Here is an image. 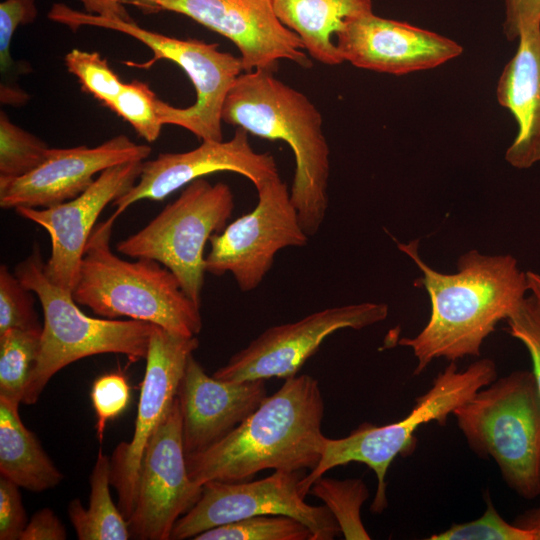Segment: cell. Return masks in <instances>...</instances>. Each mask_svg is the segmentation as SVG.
Here are the masks:
<instances>
[{
    "instance_id": "6da1fadb",
    "label": "cell",
    "mask_w": 540,
    "mask_h": 540,
    "mask_svg": "<svg viewBox=\"0 0 540 540\" xmlns=\"http://www.w3.org/2000/svg\"><path fill=\"white\" fill-rule=\"evenodd\" d=\"M418 246V239L397 242L398 249L419 268L422 275L415 284L425 289L431 304L425 327L398 342L409 347L417 359L415 375L438 358L456 362L480 356L485 339L529 292L526 272L510 254L470 250L459 257L455 273L445 274L421 258Z\"/></svg>"
},
{
    "instance_id": "7a4b0ae2",
    "label": "cell",
    "mask_w": 540,
    "mask_h": 540,
    "mask_svg": "<svg viewBox=\"0 0 540 540\" xmlns=\"http://www.w3.org/2000/svg\"><path fill=\"white\" fill-rule=\"evenodd\" d=\"M324 411L314 377H289L228 435L206 450L186 455L189 477L203 486L213 480H251L266 469L312 470L327 438L321 429Z\"/></svg>"
},
{
    "instance_id": "3957f363",
    "label": "cell",
    "mask_w": 540,
    "mask_h": 540,
    "mask_svg": "<svg viewBox=\"0 0 540 540\" xmlns=\"http://www.w3.org/2000/svg\"><path fill=\"white\" fill-rule=\"evenodd\" d=\"M221 117L255 136L290 146L295 157L291 201L306 234L315 235L327 212L330 173V150L316 106L274 72L253 70L237 77Z\"/></svg>"
},
{
    "instance_id": "277c9868",
    "label": "cell",
    "mask_w": 540,
    "mask_h": 540,
    "mask_svg": "<svg viewBox=\"0 0 540 540\" xmlns=\"http://www.w3.org/2000/svg\"><path fill=\"white\" fill-rule=\"evenodd\" d=\"M117 218L112 214L93 229L72 290L75 302L107 319L128 317L180 336H197L203 325L200 306L167 267L147 258L127 261L112 252Z\"/></svg>"
},
{
    "instance_id": "5b68a950",
    "label": "cell",
    "mask_w": 540,
    "mask_h": 540,
    "mask_svg": "<svg viewBox=\"0 0 540 540\" xmlns=\"http://www.w3.org/2000/svg\"><path fill=\"white\" fill-rule=\"evenodd\" d=\"M495 379L497 368L490 358L476 360L462 371L458 370L456 362H450L401 420L382 426L366 422L346 437L326 438L319 462L300 481L302 494L307 496L312 484L330 469L351 462L362 463L373 470L377 478L370 510L374 514L382 513L388 505L387 471L397 456H408L414 451L419 427L431 421L445 425L457 407Z\"/></svg>"
},
{
    "instance_id": "8992f818",
    "label": "cell",
    "mask_w": 540,
    "mask_h": 540,
    "mask_svg": "<svg viewBox=\"0 0 540 540\" xmlns=\"http://www.w3.org/2000/svg\"><path fill=\"white\" fill-rule=\"evenodd\" d=\"M469 448L521 498L540 495V394L532 371L495 379L452 413Z\"/></svg>"
},
{
    "instance_id": "52a82bcc",
    "label": "cell",
    "mask_w": 540,
    "mask_h": 540,
    "mask_svg": "<svg viewBox=\"0 0 540 540\" xmlns=\"http://www.w3.org/2000/svg\"><path fill=\"white\" fill-rule=\"evenodd\" d=\"M38 245L19 262L14 274L38 297L43 314L41 346L24 404H34L49 380L65 366L105 353L146 359L154 324L128 319L92 318L76 305L72 292L56 286L44 272Z\"/></svg>"
},
{
    "instance_id": "ba28073f",
    "label": "cell",
    "mask_w": 540,
    "mask_h": 540,
    "mask_svg": "<svg viewBox=\"0 0 540 540\" xmlns=\"http://www.w3.org/2000/svg\"><path fill=\"white\" fill-rule=\"evenodd\" d=\"M48 18L72 30L94 26L118 31L135 38L153 52L149 62L131 65L147 69L161 59L176 63L190 78L196 100L186 108H178L159 99L157 112L161 123L183 127L202 140H223L222 108L229 90L244 70L240 57L220 51L217 43L170 37L147 30L133 20L92 15L64 3L52 5Z\"/></svg>"
},
{
    "instance_id": "9c48e42d",
    "label": "cell",
    "mask_w": 540,
    "mask_h": 540,
    "mask_svg": "<svg viewBox=\"0 0 540 540\" xmlns=\"http://www.w3.org/2000/svg\"><path fill=\"white\" fill-rule=\"evenodd\" d=\"M233 210L234 195L227 184L196 179L145 227L118 242L117 251L161 263L200 306L206 273L205 245L226 227Z\"/></svg>"
},
{
    "instance_id": "30bf717a",
    "label": "cell",
    "mask_w": 540,
    "mask_h": 540,
    "mask_svg": "<svg viewBox=\"0 0 540 540\" xmlns=\"http://www.w3.org/2000/svg\"><path fill=\"white\" fill-rule=\"evenodd\" d=\"M256 190V207L212 235L205 256L206 272L216 276L231 273L244 292L261 284L280 250L303 247L309 240L280 176Z\"/></svg>"
},
{
    "instance_id": "8fae6325",
    "label": "cell",
    "mask_w": 540,
    "mask_h": 540,
    "mask_svg": "<svg viewBox=\"0 0 540 540\" xmlns=\"http://www.w3.org/2000/svg\"><path fill=\"white\" fill-rule=\"evenodd\" d=\"M305 470H275L261 480L208 481L194 506L175 523L171 539L194 538L216 526L257 515H286L304 523L312 540H332L341 533L325 505L305 502L300 481Z\"/></svg>"
},
{
    "instance_id": "7c38bea8",
    "label": "cell",
    "mask_w": 540,
    "mask_h": 540,
    "mask_svg": "<svg viewBox=\"0 0 540 540\" xmlns=\"http://www.w3.org/2000/svg\"><path fill=\"white\" fill-rule=\"evenodd\" d=\"M388 313L386 303L362 302L322 309L295 322L269 327L213 376L226 382L287 379L295 376L334 332L366 328L384 321Z\"/></svg>"
},
{
    "instance_id": "4fadbf2b",
    "label": "cell",
    "mask_w": 540,
    "mask_h": 540,
    "mask_svg": "<svg viewBox=\"0 0 540 540\" xmlns=\"http://www.w3.org/2000/svg\"><path fill=\"white\" fill-rule=\"evenodd\" d=\"M197 336L185 337L155 325L146 356L135 428L129 442L119 443L110 458V481L118 508L128 519L133 513L143 455L149 439L173 405Z\"/></svg>"
},
{
    "instance_id": "5bb4252c",
    "label": "cell",
    "mask_w": 540,
    "mask_h": 540,
    "mask_svg": "<svg viewBox=\"0 0 540 540\" xmlns=\"http://www.w3.org/2000/svg\"><path fill=\"white\" fill-rule=\"evenodd\" d=\"M202 487L188 474L176 397L149 439L143 455L136 503L128 519L131 538L171 539L176 521L198 501Z\"/></svg>"
},
{
    "instance_id": "9a60e30c",
    "label": "cell",
    "mask_w": 540,
    "mask_h": 540,
    "mask_svg": "<svg viewBox=\"0 0 540 540\" xmlns=\"http://www.w3.org/2000/svg\"><path fill=\"white\" fill-rule=\"evenodd\" d=\"M158 11L185 15L231 40L243 69L276 72L281 60L312 67L300 37L278 18L273 0H156Z\"/></svg>"
},
{
    "instance_id": "2e32d148",
    "label": "cell",
    "mask_w": 540,
    "mask_h": 540,
    "mask_svg": "<svg viewBox=\"0 0 540 540\" xmlns=\"http://www.w3.org/2000/svg\"><path fill=\"white\" fill-rule=\"evenodd\" d=\"M144 161L104 170L77 197L47 208H16V213L46 230L51 253L44 272L56 286L71 291L76 283L88 239L103 209L125 194L140 177Z\"/></svg>"
},
{
    "instance_id": "e0dca14e",
    "label": "cell",
    "mask_w": 540,
    "mask_h": 540,
    "mask_svg": "<svg viewBox=\"0 0 540 540\" xmlns=\"http://www.w3.org/2000/svg\"><path fill=\"white\" fill-rule=\"evenodd\" d=\"M248 132L237 127L228 141L202 140L195 149L181 153H160L144 161L137 182L112 205L119 217L141 200L162 201L171 193L204 176L230 171L248 178L259 188L279 176L274 157L253 150Z\"/></svg>"
},
{
    "instance_id": "ac0fdd59",
    "label": "cell",
    "mask_w": 540,
    "mask_h": 540,
    "mask_svg": "<svg viewBox=\"0 0 540 540\" xmlns=\"http://www.w3.org/2000/svg\"><path fill=\"white\" fill-rule=\"evenodd\" d=\"M151 147L117 135L96 147L50 148L44 162L29 174L0 179V206L47 208L84 192L97 174L113 166L145 161Z\"/></svg>"
},
{
    "instance_id": "d6986e66",
    "label": "cell",
    "mask_w": 540,
    "mask_h": 540,
    "mask_svg": "<svg viewBox=\"0 0 540 540\" xmlns=\"http://www.w3.org/2000/svg\"><path fill=\"white\" fill-rule=\"evenodd\" d=\"M335 37L343 61L394 75L432 69L463 52L447 37L373 12L346 20Z\"/></svg>"
},
{
    "instance_id": "ffe728a7",
    "label": "cell",
    "mask_w": 540,
    "mask_h": 540,
    "mask_svg": "<svg viewBox=\"0 0 540 540\" xmlns=\"http://www.w3.org/2000/svg\"><path fill=\"white\" fill-rule=\"evenodd\" d=\"M267 396L265 380L222 381L209 376L190 355L177 391L185 454L201 452L220 441Z\"/></svg>"
},
{
    "instance_id": "44dd1931",
    "label": "cell",
    "mask_w": 540,
    "mask_h": 540,
    "mask_svg": "<svg viewBox=\"0 0 540 540\" xmlns=\"http://www.w3.org/2000/svg\"><path fill=\"white\" fill-rule=\"evenodd\" d=\"M518 40L517 50L498 80L496 97L518 125L505 160L515 168L527 169L540 161V24L523 27Z\"/></svg>"
},
{
    "instance_id": "7402d4cb",
    "label": "cell",
    "mask_w": 540,
    "mask_h": 540,
    "mask_svg": "<svg viewBox=\"0 0 540 540\" xmlns=\"http://www.w3.org/2000/svg\"><path fill=\"white\" fill-rule=\"evenodd\" d=\"M280 21L302 40L305 50L318 62L338 65L343 61L333 35L348 19L372 11V0H273Z\"/></svg>"
},
{
    "instance_id": "603a6c76",
    "label": "cell",
    "mask_w": 540,
    "mask_h": 540,
    "mask_svg": "<svg viewBox=\"0 0 540 540\" xmlns=\"http://www.w3.org/2000/svg\"><path fill=\"white\" fill-rule=\"evenodd\" d=\"M1 476L32 492L56 487L63 475L19 416V405L0 398Z\"/></svg>"
},
{
    "instance_id": "cb8c5ba5",
    "label": "cell",
    "mask_w": 540,
    "mask_h": 540,
    "mask_svg": "<svg viewBox=\"0 0 540 540\" xmlns=\"http://www.w3.org/2000/svg\"><path fill=\"white\" fill-rule=\"evenodd\" d=\"M110 458L100 448L90 476V498L84 508L78 498L67 508L79 540H127L131 538L128 521L110 494Z\"/></svg>"
},
{
    "instance_id": "d4e9b609",
    "label": "cell",
    "mask_w": 540,
    "mask_h": 540,
    "mask_svg": "<svg viewBox=\"0 0 540 540\" xmlns=\"http://www.w3.org/2000/svg\"><path fill=\"white\" fill-rule=\"evenodd\" d=\"M42 328L0 334V398L23 403L38 360Z\"/></svg>"
},
{
    "instance_id": "484cf974",
    "label": "cell",
    "mask_w": 540,
    "mask_h": 540,
    "mask_svg": "<svg viewBox=\"0 0 540 540\" xmlns=\"http://www.w3.org/2000/svg\"><path fill=\"white\" fill-rule=\"evenodd\" d=\"M321 499L330 510L346 540H369V533L361 519V507L369 497V491L360 478L336 479L319 477L310 492Z\"/></svg>"
},
{
    "instance_id": "4316f807",
    "label": "cell",
    "mask_w": 540,
    "mask_h": 540,
    "mask_svg": "<svg viewBox=\"0 0 540 540\" xmlns=\"http://www.w3.org/2000/svg\"><path fill=\"white\" fill-rule=\"evenodd\" d=\"M195 540H312L311 530L286 515H257L203 531Z\"/></svg>"
},
{
    "instance_id": "83f0119b",
    "label": "cell",
    "mask_w": 540,
    "mask_h": 540,
    "mask_svg": "<svg viewBox=\"0 0 540 540\" xmlns=\"http://www.w3.org/2000/svg\"><path fill=\"white\" fill-rule=\"evenodd\" d=\"M50 147L45 141L14 124L0 112V179L23 177L47 158Z\"/></svg>"
},
{
    "instance_id": "f1b7e54d",
    "label": "cell",
    "mask_w": 540,
    "mask_h": 540,
    "mask_svg": "<svg viewBox=\"0 0 540 540\" xmlns=\"http://www.w3.org/2000/svg\"><path fill=\"white\" fill-rule=\"evenodd\" d=\"M158 100L147 83L133 80L124 83L109 109L128 122L143 139L154 142L163 126L157 112Z\"/></svg>"
},
{
    "instance_id": "f546056e",
    "label": "cell",
    "mask_w": 540,
    "mask_h": 540,
    "mask_svg": "<svg viewBox=\"0 0 540 540\" xmlns=\"http://www.w3.org/2000/svg\"><path fill=\"white\" fill-rule=\"evenodd\" d=\"M64 62L67 70L79 80L81 89L108 108L122 90L124 83L98 52L72 49L65 55Z\"/></svg>"
},
{
    "instance_id": "4dcf8cb0",
    "label": "cell",
    "mask_w": 540,
    "mask_h": 540,
    "mask_svg": "<svg viewBox=\"0 0 540 540\" xmlns=\"http://www.w3.org/2000/svg\"><path fill=\"white\" fill-rule=\"evenodd\" d=\"M33 292L4 264L0 267V334L10 329L42 328L34 309Z\"/></svg>"
},
{
    "instance_id": "1f68e13d",
    "label": "cell",
    "mask_w": 540,
    "mask_h": 540,
    "mask_svg": "<svg viewBox=\"0 0 540 540\" xmlns=\"http://www.w3.org/2000/svg\"><path fill=\"white\" fill-rule=\"evenodd\" d=\"M486 509L477 519L452 524L446 530L432 534L429 540H531L523 529L504 520L490 498L486 499Z\"/></svg>"
},
{
    "instance_id": "d6a6232c",
    "label": "cell",
    "mask_w": 540,
    "mask_h": 540,
    "mask_svg": "<svg viewBox=\"0 0 540 540\" xmlns=\"http://www.w3.org/2000/svg\"><path fill=\"white\" fill-rule=\"evenodd\" d=\"M90 396L96 414V434L101 442L107 422L126 409L130 387L124 375L109 373L94 381Z\"/></svg>"
},
{
    "instance_id": "836d02e7",
    "label": "cell",
    "mask_w": 540,
    "mask_h": 540,
    "mask_svg": "<svg viewBox=\"0 0 540 540\" xmlns=\"http://www.w3.org/2000/svg\"><path fill=\"white\" fill-rule=\"evenodd\" d=\"M508 333L519 340L527 349L540 394V304L530 294L506 319Z\"/></svg>"
},
{
    "instance_id": "e575fe53",
    "label": "cell",
    "mask_w": 540,
    "mask_h": 540,
    "mask_svg": "<svg viewBox=\"0 0 540 540\" xmlns=\"http://www.w3.org/2000/svg\"><path fill=\"white\" fill-rule=\"evenodd\" d=\"M35 0H4L0 3V67L6 73L13 64L10 46L17 28L35 21Z\"/></svg>"
},
{
    "instance_id": "d590c367",
    "label": "cell",
    "mask_w": 540,
    "mask_h": 540,
    "mask_svg": "<svg viewBox=\"0 0 540 540\" xmlns=\"http://www.w3.org/2000/svg\"><path fill=\"white\" fill-rule=\"evenodd\" d=\"M19 486L9 479L0 478V539L20 540L27 525Z\"/></svg>"
},
{
    "instance_id": "8d00e7d4",
    "label": "cell",
    "mask_w": 540,
    "mask_h": 540,
    "mask_svg": "<svg viewBox=\"0 0 540 540\" xmlns=\"http://www.w3.org/2000/svg\"><path fill=\"white\" fill-rule=\"evenodd\" d=\"M540 24V0H505L503 30L510 41L518 39L523 27Z\"/></svg>"
},
{
    "instance_id": "74e56055",
    "label": "cell",
    "mask_w": 540,
    "mask_h": 540,
    "mask_svg": "<svg viewBox=\"0 0 540 540\" xmlns=\"http://www.w3.org/2000/svg\"><path fill=\"white\" fill-rule=\"evenodd\" d=\"M84 12L106 18L133 20L127 12L126 5H133L144 13L159 12L156 0H78Z\"/></svg>"
},
{
    "instance_id": "f35d334b",
    "label": "cell",
    "mask_w": 540,
    "mask_h": 540,
    "mask_svg": "<svg viewBox=\"0 0 540 540\" xmlns=\"http://www.w3.org/2000/svg\"><path fill=\"white\" fill-rule=\"evenodd\" d=\"M66 529L53 510L43 508L34 513L20 540H64Z\"/></svg>"
},
{
    "instance_id": "ab89813d",
    "label": "cell",
    "mask_w": 540,
    "mask_h": 540,
    "mask_svg": "<svg viewBox=\"0 0 540 540\" xmlns=\"http://www.w3.org/2000/svg\"><path fill=\"white\" fill-rule=\"evenodd\" d=\"M512 523L526 531L531 540H540V506L519 514Z\"/></svg>"
},
{
    "instance_id": "60d3db41",
    "label": "cell",
    "mask_w": 540,
    "mask_h": 540,
    "mask_svg": "<svg viewBox=\"0 0 540 540\" xmlns=\"http://www.w3.org/2000/svg\"><path fill=\"white\" fill-rule=\"evenodd\" d=\"M526 278L529 293L533 295L540 304V274L533 271H527Z\"/></svg>"
}]
</instances>
